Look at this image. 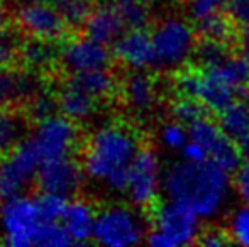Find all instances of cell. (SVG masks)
<instances>
[{
  "mask_svg": "<svg viewBox=\"0 0 249 247\" xmlns=\"http://www.w3.org/2000/svg\"><path fill=\"white\" fill-rule=\"evenodd\" d=\"M231 173L215 161H178L163 175L168 198L190 207L200 218H213L222 212L231 191Z\"/></svg>",
  "mask_w": 249,
  "mask_h": 247,
  "instance_id": "1",
  "label": "cell"
},
{
  "mask_svg": "<svg viewBox=\"0 0 249 247\" xmlns=\"http://www.w3.org/2000/svg\"><path fill=\"white\" fill-rule=\"evenodd\" d=\"M141 146L138 135L127 125H102L89 137L83 151L82 165L87 178L112 191H125L129 166Z\"/></svg>",
  "mask_w": 249,
  "mask_h": 247,
  "instance_id": "2",
  "label": "cell"
},
{
  "mask_svg": "<svg viewBox=\"0 0 249 247\" xmlns=\"http://www.w3.org/2000/svg\"><path fill=\"white\" fill-rule=\"evenodd\" d=\"M151 218V231L146 242L153 247H180L197 244L202 232L198 215L177 200L158 201L148 212Z\"/></svg>",
  "mask_w": 249,
  "mask_h": 247,
  "instance_id": "3",
  "label": "cell"
},
{
  "mask_svg": "<svg viewBox=\"0 0 249 247\" xmlns=\"http://www.w3.org/2000/svg\"><path fill=\"white\" fill-rule=\"evenodd\" d=\"M151 37L156 51V69L164 71H177L187 65L198 41L194 24L178 17L161 20Z\"/></svg>",
  "mask_w": 249,
  "mask_h": 247,
  "instance_id": "4",
  "label": "cell"
},
{
  "mask_svg": "<svg viewBox=\"0 0 249 247\" xmlns=\"http://www.w3.org/2000/svg\"><path fill=\"white\" fill-rule=\"evenodd\" d=\"M138 208V207H136ZM125 205L105 207L97 214L93 241L105 247H132L146 239L144 217Z\"/></svg>",
  "mask_w": 249,
  "mask_h": 247,
  "instance_id": "5",
  "label": "cell"
},
{
  "mask_svg": "<svg viewBox=\"0 0 249 247\" xmlns=\"http://www.w3.org/2000/svg\"><path fill=\"white\" fill-rule=\"evenodd\" d=\"M44 222L37 197H20L3 200L0 205V231L3 244L12 247L34 246L36 234Z\"/></svg>",
  "mask_w": 249,
  "mask_h": 247,
  "instance_id": "6",
  "label": "cell"
},
{
  "mask_svg": "<svg viewBox=\"0 0 249 247\" xmlns=\"http://www.w3.org/2000/svg\"><path fill=\"white\" fill-rule=\"evenodd\" d=\"M43 159L29 137L20 141L0 161V201L20 197L36 180Z\"/></svg>",
  "mask_w": 249,
  "mask_h": 247,
  "instance_id": "7",
  "label": "cell"
},
{
  "mask_svg": "<svg viewBox=\"0 0 249 247\" xmlns=\"http://www.w3.org/2000/svg\"><path fill=\"white\" fill-rule=\"evenodd\" d=\"M161 186L163 180L156 152L151 146H141L129 166L125 193L132 205L149 212L160 201L158 193Z\"/></svg>",
  "mask_w": 249,
  "mask_h": 247,
  "instance_id": "8",
  "label": "cell"
},
{
  "mask_svg": "<svg viewBox=\"0 0 249 247\" xmlns=\"http://www.w3.org/2000/svg\"><path fill=\"white\" fill-rule=\"evenodd\" d=\"M29 139L44 163L71 156L78 142V129L75 120L68 119L63 114H53L46 119L37 120Z\"/></svg>",
  "mask_w": 249,
  "mask_h": 247,
  "instance_id": "9",
  "label": "cell"
},
{
  "mask_svg": "<svg viewBox=\"0 0 249 247\" xmlns=\"http://www.w3.org/2000/svg\"><path fill=\"white\" fill-rule=\"evenodd\" d=\"M188 132L190 139L200 142L207 149L210 159L227 173H234L244 161L237 142L222 131L219 122L210 119V115L202 117L197 122L188 125Z\"/></svg>",
  "mask_w": 249,
  "mask_h": 247,
  "instance_id": "10",
  "label": "cell"
},
{
  "mask_svg": "<svg viewBox=\"0 0 249 247\" xmlns=\"http://www.w3.org/2000/svg\"><path fill=\"white\" fill-rule=\"evenodd\" d=\"M197 68L198 76L194 99L200 100L210 112L219 114L237 99H244L243 92L231 80L222 65L212 68H200V66Z\"/></svg>",
  "mask_w": 249,
  "mask_h": 247,
  "instance_id": "11",
  "label": "cell"
},
{
  "mask_svg": "<svg viewBox=\"0 0 249 247\" xmlns=\"http://www.w3.org/2000/svg\"><path fill=\"white\" fill-rule=\"evenodd\" d=\"M85 176L83 165L76 163L71 156H65V158L44 161L37 171L36 183L44 193L71 198L83 186Z\"/></svg>",
  "mask_w": 249,
  "mask_h": 247,
  "instance_id": "12",
  "label": "cell"
},
{
  "mask_svg": "<svg viewBox=\"0 0 249 247\" xmlns=\"http://www.w3.org/2000/svg\"><path fill=\"white\" fill-rule=\"evenodd\" d=\"M17 24L29 37L59 41L70 29L56 7L44 2H27L17 10Z\"/></svg>",
  "mask_w": 249,
  "mask_h": 247,
  "instance_id": "13",
  "label": "cell"
},
{
  "mask_svg": "<svg viewBox=\"0 0 249 247\" xmlns=\"http://www.w3.org/2000/svg\"><path fill=\"white\" fill-rule=\"evenodd\" d=\"M112 60H114V51L107 44H102L89 36L70 41L59 51L61 66L70 75L90 71V69L108 68Z\"/></svg>",
  "mask_w": 249,
  "mask_h": 247,
  "instance_id": "14",
  "label": "cell"
},
{
  "mask_svg": "<svg viewBox=\"0 0 249 247\" xmlns=\"http://www.w3.org/2000/svg\"><path fill=\"white\" fill-rule=\"evenodd\" d=\"M114 58L131 69H156L153 37L146 29H127L112 48Z\"/></svg>",
  "mask_w": 249,
  "mask_h": 247,
  "instance_id": "15",
  "label": "cell"
},
{
  "mask_svg": "<svg viewBox=\"0 0 249 247\" xmlns=\"http://www.w3.org/2000/svg\"><path fill=\"white\" fill-rule=\"evenodd\" d=\"M41 92L39 78L31 69L0 68V107H10L29 102Z\"/></svg>",
  "mask_w": 249,
  "mask_h": 247,
  "instance_id": "16",
  "label": "cell"
},
{
  "mask_svg": "<svg viewBox=\"0 0 249 247\" xmlns=\"http://www.w3.org/2000/svg\"><path fill=\"white\" fill-rule=\"evenodd\" d=\"M121 93L129 109L139 114L153 110L158 102L156 83L146 69H134L129 73L121 83Z\"/></svg>",
  "mask_w": 249,
  "mask_h": 247,
  "instance_id": "17",
  "label": "cell"
},
{
  "mask_svg": "<svg viewBox=\"0 0 249 247\" xmlns=\"http://www.w3.org/2000/svg\"><path fill=\"white\" fill-rule=\"evenodd\" d=\"M125 29L127 27L114 5H102L93 9L83 26L85 36L107 46H114L119 37L125 33Z\"/></svg>",
  "mask_w": 249,
  "mask_h": 247,
  "instance_id": "18",
  "label": "cell"
},
{
  "mask_svg": "<svg viewBox=\"0 0 249 247\" xmlns=\"http://www.w3.org/2000/svg\"><path fill=\"white\" fill-rule=\"evenodd\" d=\"M97 212L93 210L92 203L82 198L70 200L68 208L61 218V224L71 235L75 244H87L93 241V232H95Z\"/></svg>",
  "mask_w": 249,
  "mask_h": 247,
  "instance_id": "19",
  "label": "cell"
},
{
  "mask_svg": "<svg viewBox=\"0 0 249 247\" xmlns=\"http://www.w3.org/2000/svg\"><path fill=\"white\" fill-rule=\"evenodd\" d=\"M56 100H58V112L75 122L89 120L95 114L99 102V99L70 82L63 85V88L56 95Z\"/></svg>",
  "mask_w": 249,
  "mask_h": 247,
  "instance_id": "20",
  "label": "cell"
},
{
  "mask_svg": "<svg viewBox=\"0 0 249 247\" xmlns=\"http://www.w3.org/2000/svg\"><path fill=\"white\" fill-rule=\"evenodd\" d=\"M66 82L73 83V85L80 86L95 99L104 100L107 97H112L117 92V80H115L114 73L108 68H99V69H90V71L82 73H71Z\"/></svg>",
  "mask_w": 249,
  "mask_h": 247,
  "instance_id": "21",
  "label": "cell"
},
{
  "mask_svg": "<svg viewBox=\"0 0 249 247\" xmlns=\"http://www.w3.org/2000/svg\"><path fill=\"white\" fill-rule=\"evenodd\" d=\"M197 31L198 37H205V39H217V41H226V43L234 44L237 34V26L226 10H219V12L212 14V16L200 19L197 22H192Z\"/></svg>",
  "mask_w": 249,
  "mask_h": 247,
  "instance_id": "22",
  "label": "cell"
},
{
  "mask_svg": "<svg viewBox=\"0 0 249 247\" xmlns=\"http://www.w3.org/2000/svg\"><path fill=\"white\" fill-rule=\"evenodd\" d=\"M217 122L229 137L239 141L249 134V99H237L217 114Z\"/></svg>",
  "mask_w": 249,
  "mask_h": 247,
  "instance_id": "23",
  "label": "cell"
},
{
  "mask_svg": "<svg viewBox=\"0 0 249 247\" xmlns=\"http://www.w3.org/2000/svg\"><path fill=\"white\" fill-rule=\"evenodd\" d=\"M234 53H236L234 44L226 43V41L198 37L197 46H195L194 54H192V58H194L192 65L200 66V68H212V66L222 65Z\"/></svg>",
  "mask_w": 249,
  "mask_h": 247,
  "instance_id": "24",
  "label": "cell"
},
{
  "mask_svg": "<svg viewBox=\"0 0 249 247\" xmlns=\"http://www.w3.org/2000/svg\"><path fill=\"white\" fill-rule=\"evenodd\" d=\"M20 56L31 68H46L53 61L59 58V51L54 48V41L29 37L20 44Z\"/></svg>",
  "mask_w": 249,
  "mask_h": 247,
  "instance_id": "25",
  "label": "cell"
},
{
  "mask_svg": "<svg viewBox=\"0 0 249 247\" xmlns=\"http://www.w3.org/2000/svg\"><path fill=\"white\" fill-rule=\"evenodd\" d=\"M51 3L65 19L70 29H83L89 16L95 9L93 0H51Z\"/></svg>",
  "mask_w": 249,
  "mask_h": 247,
  "instance_id": "26",
  "label": "cell"
},
{
  "mask_svg": "<svg viewBox=\"0 0 249 247\" xmlns=\"http://www.w3.org/2000/svg\"><path fill=\"white\" fill-rule=\"evenodd\" d=\"M112 5L119 10L127 29H146L151 20V5L138 0H114Z\"/></svg>",
  "mask_w": 249,
  "mask_h": 247,
  "instance_id": "27",
  "label": "cell"
},
{
  "mask_svg": "<svg viewBox=\"0 0 249 247\" xmlns=\"http://www.w3.org/2000/svg\"><path fill=\"white\" fill-rule=\"evenodd\" d=\"M205 115H210V110L203 105L200 100L192 99V97H185V95H178L177 99H173L170 105V117L173 120L190 125L194 122H197L198 119Z\"/></svg>",
  "mask_w": 249,
  "mask_h": 247,
  "instance_id": "28",
  "label": "cell"
},
{
  "mask_svg": "<svg viewBox=\"0 0 249 247\" xmlns=\"http://www.w3.org/2000/svg\"><path fill=\"white\" fill-rule=\"evenodd\" d=\"M24 122L7 107H0V152H10L20 142Z\"/></svg>",
  "mask_w": 249,
  "mask_h": 247,
  "instance_id": "29",
  "label": "cell"
},
{
  "mask_svg": "<svg viewBox=\"0 0 249 247\" xmlns=\"http://www.w3.org/2000/svg\"><path fill=\"white\" fill-rule=\"evenodd\" d=\"M231 239L234 244L249 247V205L236 208L229 218V227H227Z\"/></svg>",
  "mask_w": 249,
  "mask_h": 247,
  "instance_id": "30",
  "label": "cell"
},
{
  "mask_svg": "<svg viewBox=\"0 0 249 247\" xmlns=\"http://www.w3.org/2000/svg\"><path fill=\"white\" fill-rule=\"evenodd\" d=\"M41 208V215L44 220L48 222H61L63 215H65L66 208H68L70 198L61 197V195L54 193H44L41 191V195L37 197Z\"/></svg>",
  "mask_w": 249,
  "mask_h": 247,
  "instance_id": "31",
  "label": "cell"
},
{
  "mask_svg": "<svg viewBox=\"0 0 249 247\" xmlns=\"http://www.w3.org/2000/svg\"><path fill=\"white\" fill-rule=\"evenodd\" d=\"M161 142L168 149H181L188 141H190V132L185 127V124L171 119L161 127Z\"/></svg>",
  "mask_w": 249,
  "mask_h": 247,
  "instance_id": "32",
  "label": "cell"
},
{
  "mask_svg": "<svg viewBox=\"0 0 249 247\" xmlns=\"http://www.w3.org/2000/svg\"><path fill=\"white\" fill-rule=\"evenodd\" d=\"M56 110H58V100H56V97H50L43 92L34 95L33 99L27 102V112H29V115L33 117L36 122L41 119H46V117L53 115V114H56Z\"/></svg>",
  "mask_w": 249,
  "mask_h": 247,
  "instance_id": "33",
  "label": "cell"
},
{
  "mask_svg": "<svg viewBox=\"0 0 249 247\" xmlns=\"http://www.w3.org/2000/svg\"><path fill=\"white\" fill-rule=\"evenodd\" d=\"M20 41L16 34L0 29V68H10L20 54Z\"/></svg>",
  "mask_w": 249,
  "mask_h": 247,
  "instance_id": "34",
  "label": "cell"
},
{
  "mask_svg": "<svg viewBox=\"0 0 249 247\" xmlns=\"http://www.w3.org/2000/svg\"><path fill=\"white\" fill-rule=\"evenodd\" d=\"M197 244L205 246V247H220L227 244H234L231 239L227 229H219V227H209L205 231L200 232Z\"/></svg>",
  "mask_w": 249,
  "mask_h": 247,
  "instance_id": "35",
  "label": "cell"
},
{
  "mask_svg": "<svg viewBox=\"0 0 249 247\" xmlns=\"http://www.w3.org/2000/svg\"><path fill=\"white\" fill-rule=\"evenodd\" d=\"M222 9L224 5L219 0H192V2H188V12H190L192 22L205 19V17L212 16Z\"/></svg>",
  "mask_w": 249,
  "mask_h": 247,
  "instance_id": "36",
  "label": "cell"
},
{
  "mask_svg": "<svg viewBox=\"0 0 249 247\" xmlns=\"http://www.w3.org/2000/svg\"><path fill=\"white\" fill-rule=\"evenodd\" d=\"M232 186L237 197L246 205H249V159H244L239 165V168L234 171Z\"/></svg>",
  "mask_w": 249,
  "mask_h": 247,
  "instance_id": "37",
  "label": "cell"
},
{
  "mask_svg": "<svg viewBox=\"0 0 249 247\" xmlns=\"http://www.w3.org/2000/svg\"><path fill=\"white\" fill-rule=\"evenodd\" d=\"M181 151V158L185 159V161H190V163H203L207 161V159H210L209 152H207V149L203 148L200 142L194 141V139H190V141L187 142V144L183 146V148L180 149Z\"/></svg>",
  "mask_w": 249,
  "mask_h": 247,
  "instance_id": "38",
  "label": "cell"
},
{
  "mask_svg": "<svg viewBox=\"0 0 249 247\" xmlns=\"http://www.w3.org/2000/svg\"><path fill=\"white\" fill-rule=\"evenodd\" d=\"M237 26H249V0H231L226 7Z\"/></svg>",
  "mask_w": 249,
  "mask_h": 247,
  "instance_id": "39",
  "label": "cell"
},
{
  "mask_svg": "<svg viewBox=\"0 0 249 247\" xmlns=\"http://www.w3.org/2000/svg\"><path fill=\"white\" fill-rule=\"evenodd\" d=\"M234 49L249 63V26H241L234 39Z\"/></svg>",
  "mask_w": 249,
  "mask_h": 247,
  "instance_id": "40",
  "label": "cell"
},
{
  "mask_svg": "<svg viewBox=\"0 0 249 247\" xmlns=\"http://www.w3.org/2000/svg\"><path fill=\"white\" fill-rule=\"evenodd\" d=\"M236 142H237V146H239L243 159H249V134L244 135L243 139H239V141H236Z\"/></svg>",
  "mask_w": 249,
  "mask_h": 247,
  "instance_id": "41",
  "label": "cell"
},
{
  "mask_svg": "<svg viewBox=\"0 0 249 247\" xmlns=\"http://www.w3.org/2000/svg\"><path fill=\"white\" fill-rule=\"evenodd\" d=\"M5 22H7V12H5V9H3L2 2H0V29L5 27Z\"/></svg>",
  "mask_w": 249,
  "mask_h": 247,
  "instance_id": "42",
  "label": "cell"
},
{
  "mask_svg": "<svg viewBox=\"0 0 249 247\" xmlns=\"http://www.w3.org/2000/svg\"><path fill=\"white\" fill-rule=\"evenodd\" d=\"M219 2L222 3L224 7H227V5H229V2H231V0H219Z\"/></svg>",
  "mask_w": 249,
  "mask_h": 247,
  "instance_id": "43",
  "label": "cell"
},
{
  "mask_svg": "<svg viewBox=\"0 0 249 247\" xmlns=\"http://www.w3.org/2000/svg\"><path fill=\"white\" fill-rule=\"evenodd\" d=\"M22 3H27V2H44V0H20Z\"/></svg>",
  "mask_w": 249,
  "mask_h": 247,
  "instance_id": "44",
  "label": "cell"
},
{
  "mask_svg": "<svg viewBox=\"0 0 249 247\" xmlns=\"http://www.w3.org/2000/svg\"><path fill=\"white\" fill-rule=\"evenodd\" d=\"M181 2H187L188 3V2H192V0H181Z\"/></svg>",
  "mask_w": 249,
  "mask_h": 247,
  "instance_id": "45",
  "label": "cell"
}]
</instances>
